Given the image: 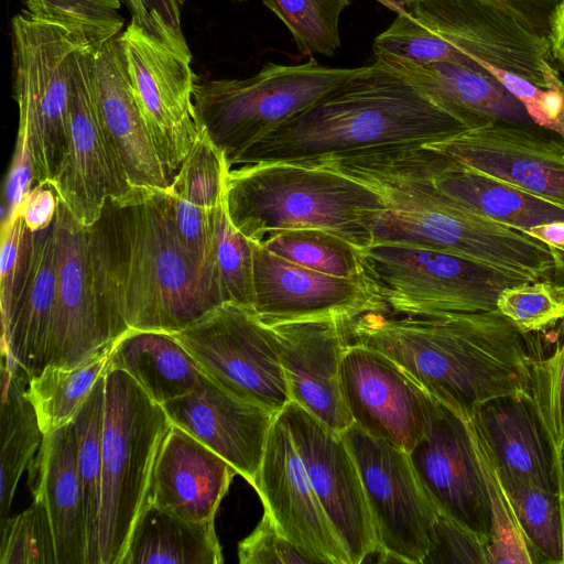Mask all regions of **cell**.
Listing matches in <instances>:
<instances>
[{
  "label": "cell",
  "instance_id": "obj_1",
  "mask_svg": "<svg viewBox=\"0 0 564 564\" xmlns=\"http://www.w3.org/2000/svg\"><path fill=\"white\" fill-rule=\"evenodd\" d=\"M99 295L116 339L129 330L175 334L225 303L216 270L180 242L166 189L108 197L88 227Z\"/></svg>",
  "mask_w": 564,
  "mask_h": 564
},
{
  "label": "cell",
  "instance_id": "obj_2",
  "mask_svg": "<svg viewBox=\"0 0 564 564\" xmlns=\"http://www.w3.org/2000/svg\"><path fill=\"white\" fill-rule=\"evenodd\" d=\"M344 327L349 343L383 354L467 420L488 399L531 390L529 334L498 310L436 318L368 312Z\"/></svg>",
  "mask_w": 564,
  "mask_h": 564
},
{
  "label": "cell",
  "instance_id": "obj_3",
  "mask_svg": "<svg viewBox=\"0 0 564 564\" xmlns=\"http://www.w3.org/2000/svg\"><path fill=\"white\" fill-rule=\"evenodd\" d=\"M417 145L371 149L304 165L338 172L381 196L387 209L375 225L372 243L448 252L532 281L553 276L549 245L488 219L442 193L425 171Z\"/></svg>",
  "mask_w": 564,
  "mask_h": 564
},
{
  "label": "cell",
  "instance_id": "obj_4",
  "mask_svg": "<svg viewBox=\"0 0 564 564\" xmlns=\"http://www.w3.org/2000/svg\"><path fill=\"white\" fill-rule=\"evenodd\" d=\"M466 129L376 59L253 144L234 169L306 164L371 149L430 144Z\"/></svg>",
  "mask_w": 564,
  "mask_h": 564
},
{
  "label": "cell",
  "instance_id": "obj_5",
  "mask_svg": "<svg viewBox=\"0 0 564 564\" xmlns=\"http://www.w3.org/2000/svg\"><path fill=\"white\" fill-rule=\"evenodd\" d=\"M225 204L235 226L260 243L288 230L321 229L359 249L373 242V228L387 209L366 184L338 172L295 163L231 169Z\"/></svg>",
  "mask_w": 564,
  "mask_h": 564
},
{
  "label": "cell",
  "instance_id": "obj_6",
  "mask_svg": "<svg viewBox=\"0 0 564 564\" xmlns=\"http://www.w3.org/2000/svg\"><path fill=\"white\" fill-rule=\"evenodd\" d=\"M105 378L99 553L100 564H120L171 422L127 372Z\"/></svg>",
  "mask_w": 564,
  "mask_h": 564
},
{
  "label": "cell",
  "instance_id": "obj_7",
  "mask_svg": "<svg viewBox=\"0 0 564 564\" xmlns=\"http://www.w3.org/2000/svg\"><path fill=\"white\" fill-rule=\"evenodd\" d=\"M361 69L323 66L311 58L303 64L267 63L246 78L196 75L197 120L231 170L253 144Z\"/></svg>",
  "mask_w": 564,
  "mask_h": 564
},
{
  "label": "cell",
  "instance_id": "obj_8",
  "mask_svg": "<svg viewBox=\"0 0 564 564\" xmlns=\"http://www.w3.org/2000/svg\"><path fill=\"white\" fill-rule=\"evenodd\" d=\"M362 275L391 315L436 318L497 310L502 290L532 281L448 252L402 243L360 249Z\"/></svg>",
  "mask_w": 564,
  "mask_h": 564
},
{
  "label": "cell",
  "instance_id": "obj_9",
  "mask_svg": "<svg viewBox=\"0 0 564 564\" xmlns=\"http://www.w3.org/2000/svg\"><path fill=\"white\" fill-rule=\"evenodd\" d=\"M11 29L18 130L29 139L34 184L51 185L69 149L74 55L89 45L23 10L13 17Z\"/></svg>",
  "mask_w": 564,
  "mask_h": 564
},
{
  "label": "cell",
  "instance_id": "obj_10",
  "mask_svg": "<svg viewBox=\"0 0 564 564\" xmlns=\"http://www.w3.org/2000/svg\"><path fill=\"white\" fill-rule=\"evenodd\" d=\"M172 335L224 388L275 412L291 401L275 334L251 308L226 302Z\"/></svg>",
  "mask_w": 564,
  "mask_h": 564
},
{
  "label": "cell",
  "instance_id": "obj_11",
  "mask_svg": "<svg viewBox=\"0 0 564 564\" xmlns=\"http://www.w3.org/2000/svg\"><path fill=\"white\" fill-rule=\"evenodd\" d=\"M356 462L379 562L423 564L437 510L404 449L352 424L341 433Z\"/></svg>",
  "mask_w": 564,
  "mask_h": 564
},
{
  "label": "cell",
  "instance_id": "obj_12",
  "mask_svg": "<svg viewBox=\"0 0 564 564\" xmlns=\"http://www.w3.org/2000/svg\"><path fill=\"white\" fill-rule=\"evenodd\" d=\"M94 46L74 55L69 149L51 184L58 198L85 227L100 216L108 197L124 199L133 189L99 113Z\"/></svg>",
  "mask_w": 564,
  "mask_h": 564
},
{
  "label": "cell",
  "instance_id": "obj_13",
  "mask_svg": "<svg viewBox=\"0 0 564 564\" xmlns=\"http://www.w3.org/2000/svg\"><path fill=\"white\" fill-rule=\"evenodd\" d=\"M128 76L172 180L200 132L189 58L133 22L118 35Z\"/></svg>",
  "mask_w": 564,
  "mask_h": 564
},
{
  "label": "cell",
  "instance_id": "obj_14",
  "mask_svg": "<svg viewBox=\"0 0 564 564\" xmlns=\"http://www.w3.org/2000/svg\"><path fill=\"white\" fill-rule=\"evenodd\" d=\"M409 455L436 510L487 544L491 517L488 482L468 420L435 400L423 436Z\"/></svg>",
  "mask_w": 564,
  "mask_h": 564
},
{
  "label": "cell",
  "instance_id": "obj_15",
  "mask_svg": "<svg viewBox=\"0 0 564 564\" xmlns=\"http://www.w3.org/2000/svg\"><path fill=\"white\" fill-rule=\"evenodd\" d=\"M280 412L350 564L362 563L377 553L378 542L361 478L346 441L293 401Z\"/></svg>",
  "mask_w": 564,
  "mask_h": 564
},
{
  "label": "cell",
  "instance_id": "obj_16",
  "mask_svg": "<svg viewBox=\"0 0 564 564\" xmlns=\"http://www.w3.org/2000/svg\"><path fill=\"white\" fill-rule=\"evenodd\" d=\"M55 219L57 286L48 366L73 368L117 339L97 288L88 227L59 198Z\"/></svg>",
  "mask_w": 564,
  "mask_h": 564
},
{
  "label": "cell",
  "instance_id": "obj_17",
  "mask_svg": "<svg viewBox=\"0 0 564 564\" xmlns=\"http://www.w3.org/2000/svg\"><path fill=\"white\" fill-rule=\"evenodd\" d=\"M463 55L546 87L549 40L490 0H417L403 6Z\"/></svg>",
  "mask_w": 564,
  "mask_h": 564
},
{
  "label": "cell",
  "instance_id": "obj_18",
  "mask_svg": "<svg viewBox=\"0 0 564 564\" xmlns=\"http://www.w3.org/2000/svg\"><path fill=\"white\" fill-rule=\"evenodd\" d=\"M429 145L564 208V140L551 131L491 121Z\"/></svg>",
  "mask_w": 564,
  "mask_h": 564
},
{
  "label": "cell",
  "instance_id": "obj_19",
  "mask_svg": "<svg viewBox=\"0 0 564 564\" xmlns=\"http://www.w3.org/2000/svg\"><path fill=\"white\" fill-rule=\"evenodd\" d=\"M340 388L355 424L368 434L411 452L423 436L435 399L378 350L346 346Z\"/></svg>",
  "mask_w": 564,
  "mask_h": 564
},
{
  "label": "cell",
  "instance_id": "obj_20",
  "mask_svg": "<svg viewBox=\"0 0 564 564\" xmlns=\"http://www.w3.org/2000/svg\"><path fill=\"white\" fill-rule=\"evenodd\" d=\"M286 538L312 563L350 564L305 470L289 426L279 412L251 485Z\"/></svg>",
  "mask_w": 564,
  "mask_h": 564
},
{
  "label": "cell",
  "instance_id": "obj_21",
  "mask_svg": "<svg viewBox=\"0 0 564 564\" xmlns=\"http://www.w3.org/2000/svg\"><path fill=\"white\" fill-rule=\"evenodd\" d=\"M254 314L267 325L386 312L366 279L340 278L290 262L251 241Z\"/></svg>",
  "mask_w": 564,
  "mask_h": 564
},
{
  "label": "cell",
  "instance_id": "obj_22",
  "mask_svg": "<svg viewBox=\"0 0 564 564\" xmlns=\"http://www.w3.org/2000/svg\"><path fill=\"white\" fill-rule=\"evenodd\" d=\"M468 423L498 479L561 492L558 449L531 390L481 402Z\"/></svg>",
  "mask_w": 564,
  "mask_h": 564
},
{
  "label": "cell",
  "instance_id": "obj_23",
  "mask_svg": "<svg viewBox=\"0 0 564 564\" xmlns=\"http://www.w3.org/2000/svg\"><path fill=\"white\" fill-rule=\"evenodd\" d=\"M162 406L171 424L217 453L253 484L279 412L234 393L204 372L191 392Z\"/></svg>",
  "mask_w": 564,
  "mask_h": 564
},
{
  "label": "cell",
  "instance_id": "obj_24",
  "mask_svg": "<svg viewBox=\"0 0 564 564\" xmlns=\"http://www.w3.org/2000/svg\"><path fill=\"white\" fill-rule=\"evenodd\" d=\"M344 322L318 318L270 325L291 401L340 434L354 424L340 388L348 344Z\"/></svg>",
  "mask_w": 564,
  "mask_h": 564
},
{
  "label": "cell",
  "instance_id": "obj_25",
  "mask_svg": "<svg viewBox=\"0 0 564 564\" xmlns=\"http://www.w3.org/2000/svg\"><path fill=\"white\" fill-rule=\"evenodd\" d=\"M236 474L226 459L171 424L154 460L145 501L186 520H212Z\"/></svg>",
  "mask_w": 564,
  "mask_h": 564
},
{
  "label": "cell",
  "instance_id": "obj_26",
  "mask_svg": "<svg viewBox=\"0 0 564 564\" xmlns=\"http://www.w3.org/2000/svg\"><path fill=\"white\" fill-rule=\"evenodd\" d=\"M95 82L102 126L133 187L166 189L163 164L132 89L118 36L95 50Z\"/></svg>",
  "mask_w": 564,
  "mask_h": 564
},
{
  "label": "cell",
  "instance_id": "obj_27",
  "mask_svg": "<svg viewBox=\"0 0 564 564\" xmlns=\"http://www.w3.org/2000/svg\"><path fill=\"white\" fill-rule=\"evenodd\" d=\"M376 59L404 77L467 129L491 121L535 126L521 102L485 69L454 62L416 65Z\"/></svg>",
  "mask_w": 564,
  "mask_h": 564
},
{
  "label": "cell",
  "instance_id": "obj_28",
  "mask_svg": "<svg viewBox=\"0 0 564 564\" xmlns=\"http://www.w3.org/2000/svg\"><path fill=\"white\" fill-rule=\"evenodd\" d=\"M56 218V217H55ZM30 270L2 321V356L30 378L50 364V340L57 286L56 219L33 231Z\"/></svg>",
  "mask_w": 564,
  "mask_h": 564
},
{
  "label": "cell",
  "instance_id": "obj_29",
  "mask_svg": "<svg viewBox=\"0 0 564 564\" xmlns=\"http://www.w3.org/2000/svg\"><path fill=\"white\" fill-rule=\"evenodd\" d=\"M30 479L33 498H41L48 511L57 564H86V524L73 422L43 436L30 463Z\"/></svg>",
  "mask_w": 564,
  "mask_h": 564
},
{
  "label": "cell",
  "instance_id": "obj_30",
  "mask_svg": "<svg viewBox=\"0 0 564 564\" xmlns=\"http://www.w3.org/2000/svg\"><path fill=\"white\" fill-rule=\"evenodd\" d=\"M417 155L442 193L488 219L523 231L564 220V208L470 169L429 144L417 145Z\"/></svg>",
  "mask_w": 564,
  "mask_h": 564
},
{
  "label": "cell",
  "instance_id": "obj_31",
  "mask_svg": "<svg viewBox=\"0 0 564 564\" xmlns=\"http://www.w3.org/2000/svg\"><path fill=\"white\" fill-rule=\"evenodd\" d=\"M108 369L127 372L161 405L191 392L203 372L172 334L151 330H129L118 338Z\"/></svg>",
  "mask_w": 564,
  "mask_h": 564
},
{
  "label": "cell",
  "instance_id": "obj_32",
  "mask_svg": "<svg viewBox=\"0 0 564 564\" xmlns=\"http://www.w3.org/2000/svg\"><path fill=\"white\" fill-rule=\"evenodd\" d=\"M214 519L191 521L145 501L120 564H220Z\"/></svg>",
  "mask_w": 564,
  "mask_h": 564
},
{
  "label": "cell",
  "instance_id": "obj_33",
  "mask_svg": "<svg viewBox=\"0 0 564 564\" xmlns=\"http://www.w3.org/2000/svg\"><path fill=\"white\" fill-rule=\"evenodd\" d=\"M30 377L3 356L1 367L0 527L9 512L18 481L40 448L42 433L26 394Z\"/></svg>",
  "mask_w": 564,
  "mask_h": 564
},
{
  "label": "cell",
  "instance_id": "obj_34",
  "mask_svg": "<svg viewBox=\"0 0 564 564\" xmlns=\"http://www.w3.org/2000/svg\"><path fill=\"white\" fill-rule=\"evenodd\" d=\"M111 347L73 368L50 365L29 379L26 394L44 435L73 422L107 372Z\"/></svg>",
  "mask_w": 564,
  "mask_h": 564
},
{
  "label": "cell",
  "instance_id": "obj_35",
  "mask_svg": "<svg viewBox=\"0 0 564 564\" xmlns=\"http://www.w3.org/2000/svg\"><path fill=\"white\" fill-rule=\"evenodd\" d=\"M95 383L73 420L77 436V466L86 524V564H100L99 514L101 503L105 378Z\"/></svg>",
  "mask_w": 564,
  "mask_h": 564
},
{
  "label": "cell",
  "instance_id": "obj_36",
  "mask_svg": "<svg viewBox=\"0 0 564 564\" xmlns=\"http://www.w3.org/2000/svg\"><path fill=\"white\" fill-rule=\"evenodd\" d=\"M498 480L510 501L535 564H564L562 494L517 480Z\"/></svg>",
  "mask_w": 564,
  "mask_h": 564
},
{
  "label": "cell",
  "instance_id": "obj_37",
  "mask_svg": "<svg viewBox=\"0 0 564 564\" xmlns=\"http://www.w3.org/2000/svg\"><path fill=\"white\" fill-rule=\"evenodd\" d=\"M259 245L290 262L321 273L340 278L364 276L360 249L326 230H288Z\"/></svg>",
  "mask_w": 564,
  "mask_h": 564
},
{
  "label": "cell",
  "instance_id": "obj_38",
  "mask_svg": "<svg viewBox=\"0 0 564 564\" xmlns=\"http://www.w3.org/2000/svg\"><path fill=\"white\" fill-rule=\"evenodd\" d=\"M291 32L304 55L333 56L340 47L339 20L351 0H262Z\"/></svg>",
  "mask_w": 564,
  "mask_h": 564
},
{
  "label": "cell",
  "instance_id": "obj_39",
  "mask_svg": "<svg viewBox=\"0 0 564 564\" xmlns=\"http://www.w3.org/2000/svg\"><path fill=\"white\" fill-rule=\"evenodd\" d=\"M28 14L56 23L87 45L99 47L123 28L121 0H20Z\"/></svg>",
  "mask_w": 564,
  "mask_h": 564
},
{
  "label": "cell",
  "instance_id": "obj_40",
  "mask_svg": "<svg viewBox=\"0 0 564 564\" xmlns=\"http://www.w3.org/2000/svg\"><path fill=\"white\" fill-rule=\"evenodd\" d=\"M373 52L376 58L399 59L416 65L454 62L484 69L404 8L398 12L389 28L377 35Z\"/></svg>",
  "mask_w": 564,
  "mask_h": 564
},
{
  "label": "cell",
  "instance_id": "obj_41",
  "mask_svg": "<svg viewBox=\"0 0 564 564\" xmlns=\"http://www.w3.org/2000/svg\"><path fill=\"white\" fill-rule=\"evenodd\" d=\"M229 171L224 153L200 127L198 137L166 189L199 207L214 209L225 198Z\"/></svg>",
  "mask_w": 564,
  "mask_h": 564
},
{
  "label": "cell",
  "instance_id": "obj_42",
  "mask_svg": "<svg viewBox=\"0 0 564 564\" xmlns=\"http://www.w3.org/2000/svg\"><path fill=\"white\" fill-rule=\"evenodd\" d=\"M214 261L224 301L252 310L253 256L250 240L232 225L224 200L215 210Z\"/></svg>",
  "mask_w": 564,
  "mask_h": 564
},
{
  "label": "cell",
  "instance_id": "obj_43",
  "mask_svg": "<svg viewBox=\"0 0 564 564\" xmlns=\"http://www.w3.org/2000/svg\"><path fill=\"white\" fill-rule=\"evenodd\" d=\"M1 529L0 564H57L53 528L41 498Z\"/></svg>",
  "mask_w": 564,
  "mask_h": 564
},
{
  "label": "cell",
  "instance_id": "obj_44",
  "mask_svg": "<svg viewBox=\"0 0 564 564\" xmlns=\"http://www.w3.org/2000/svg\"><path fill=\"white\" fill-rule=\"evenodd\" d=\"M497 310L524 334L545 330L564 318V285L541 279L506 288Z\"/></svg>",
  "mask_w": 564,
  "mask_h": 564
},
{
  "label": "cell",
  "instance_id": "obj_45",
  "mask_svg": "<svg viewBox=\"0 0 564 564\" xmlns=\"http://www.w3.org/2000/svg\"><path fill=\"white\" fill-rule=\"evenodd\" d=\"M477 63L521 102L535 126L564 140V80L551 59L545 61L543 69L546 87L491 64Z\"/></svg>",
  "mask_w": 564,
  "mask_h": 564
},
{
  "label": "cell",
  "instance_id": "obj_46",
  "mask_svg": "<svg viewBox=\"0 0 564 564\" xmlns=\"http://www.w3.org/2000/svg\"><path fill=\"white\" fill-rule=\"evenodd\" d=\"M477 447L486 471L490 499L491 517L487 540L489 564H535L510 501L490 462L478 444Z\"/></svg>",
  "mask_w": 564,
  "mask_h": 564
},
{
  "label": "cell",
  "instance_id": "obj_47",
  "mask_svg": "<svg viewBox=\"0 0 564 564\" xmlns=\"http://www.w3.org/2000/svg\"><path fill=\"white\" fill-rule=\"evenodd\" d=\"M33 236L19 212L3 219L0 256L1 316L9 312L26 280L32 260Z\"/></svg>",
  "mask_w": 564,
  "mask_h": 564
},
{
  "label": "cell",
  "instance_id": "obj_48",
  "mask_svg": "<svg viewBox=\"0 0 564 564\" xmlns=\"http://www.w3.org/2000/svg\"><path fill=\"white\" fill-rule=\"evenodd\" d=\"M531 376V392L558 449L564 444V339L546 358H534Z\"/></svg>",
  "mask_w": 564,
  "mask_h": 564
},
{
  "label": "cell",
  "instance_id": "obj_49",
  "mask_svg": "<svg viewBox=\"0 0 564 564\" xmlns=\"http://www.w3.org/2000/svg\"><path fill=\"white\" fill-rule=\"evenodd\" d=\"M177 238L202 267L214 269L215 210L199 207L166 189Z\"/></svg>",
  "mask_w": 564,
  "mask_h": 564
},
{
  "label": "cell",
  "instance_id": "obj_50",
  "mask_svg": "<svg viewBox=\"0 0 564 564\" xmlns=\"http://www.w3.org/2000/svg\"><path fill=\"white\" fill-rule=\"evenodd\" d=\"M489 564L487 544L474 532L437 511L423 564Z\"/></svg>",
  "mask_w": 564,
  "mask_h": 564
},
{
  "label": "cell",
  "instance_id": "obj_51",
  "mask_svg": "<svg viewBox=\"0 0 564 564\" xmlns=\"http://www.w3.org/2000/svg\"><path fill=\"white\" fill-rule=\"evenodd\" d=\"M131 22L141 26L176 53L192 59L182 30V9L185 0H121Z\"/></svg>",
  "mask_w": 564,
  "mask_h": 564
},
{
  "label": "cell",
  "instance_id": "obj_52",
  "mask_svg": "<svg viewBox=\"0 0 564 564\" xmlns=\"http://www.w3.org/2000/svg\"><path fill=\"white\" fill-rule=\"evenodd\" d=\"M238 557L241 564L312 563L286 538L267 510L254 530L239 542Z\"/></svg>",
  "mask_w": 564,
  "mask_h": 564
},
{
  "label": "cell",
  "instance_id": "obj_53",
  "mask_svg": "<svg viewBox=\"0 0 564 564\" xmlns=\"http://www.w3.org/2000/svg\"><path fill=\"white\" fill-rule=\"evenodd\" d=\"M34 185L33 165L28 135L18 130L12 162L4 187V209L7 219L19 212L22 200Z\"/></svg>",
  "mask_w": 564,
  "mask_h": 564
},
{
  "label": "cell",
  "instance_id": "obj_54",
  "mask_svg": "<svg viewBox=\"0 0 564 564\" xmlns=\"http://www.w3.org/2000/svg\"><path fill=\"white\" fill-rule=\"evenodd\" d=\"M402 6L417 0H398ZM522 24L549 40L551 21L561 0H490Z\"/></svg>",
  "mask_w": 564,
  "mask_h": 564
},
{
  "label": "cell",
  "instance_id": "obj_55",
  "mask_svg": "<svg viewBox=\"0 0 564 564\" xmlns=\"http://www.w3.org/2000/svg\"><path fill=\"white\" fill-rule=\"evenodd\" d=\"M58 195L52 185L34 184L25 195L19 214L32 231L48 227L56 217Z\"/></svg>",
  "mask_w": 564,
  "mask_h": 564
},
{
  "label": "cell",
  "instance_id": "obj_56",
  "mask_svg": "<svg viewBox=\"0 0 564 564\" xmlns=\"http://www.w3.org/2000/svg\"><path fill=\"white\" fill-rule=\"evenodd\" d=\"M551 57L564 70V0H561L553 14L549 34Z\"/></svg>",
  "mask_w": 564,
  "mask_h": 564
},
{
  "label": "cell",
  "instance_id": "obj_57",
  "mask_svg": "<svg viewBox=\"0 0 564 564\" xmlns=\"http://www.w3.org/2000/svg\"><path fill=\"white\" fill-rule=\"evenodd\" d=\"M525 232L549 246L564 248V220L545 223Z\"/></svg>",
  "mask_w": 564,
  "mask_h": 564
},
{
  "label": "cell",
  "instance_id": "obj_58",
  "mask_svg": "<svg viewBox=\"0 0 564 564\" xmlns=\"http://www.w3.org/2000/svg\"><path fill=\"white\" fill-rule=\"evenodd\" d=\"M551 247L553 259H554V270L553 276L554 281L564 285V248Z\"/></svg>",
  "mask_w": 564,
  "mask_h": 564
},
{
  "label": "cell",
  "instance_id": "obj_59",
  "mask_svg": "<svg viewBox=\"0 0 564 564\" xmlns=\"http://www.w3.org/2000/svg\"><path fill=\"white\" fill-rule=\"evenodd\" d=\"M558 474L561 482V494L564 498V444L558 448Z\"/></svg>",
  "mask_w": 564,
  "mask_h": 564
},
{
  "label": "cell",
  "instance_id": "obj_60",
  "mask_svg": "<svg viewBox=\"0 0 564 564\" xmlns=\"http://www.w3.org/2000/svg\"><path fill=\"white\" fill-rule=\"evenodd\" d=\"M239 1H242V0H239Z\"/></svg>",
  "mask_w": 564,
  "mask_h": 564
}]
</instances>
